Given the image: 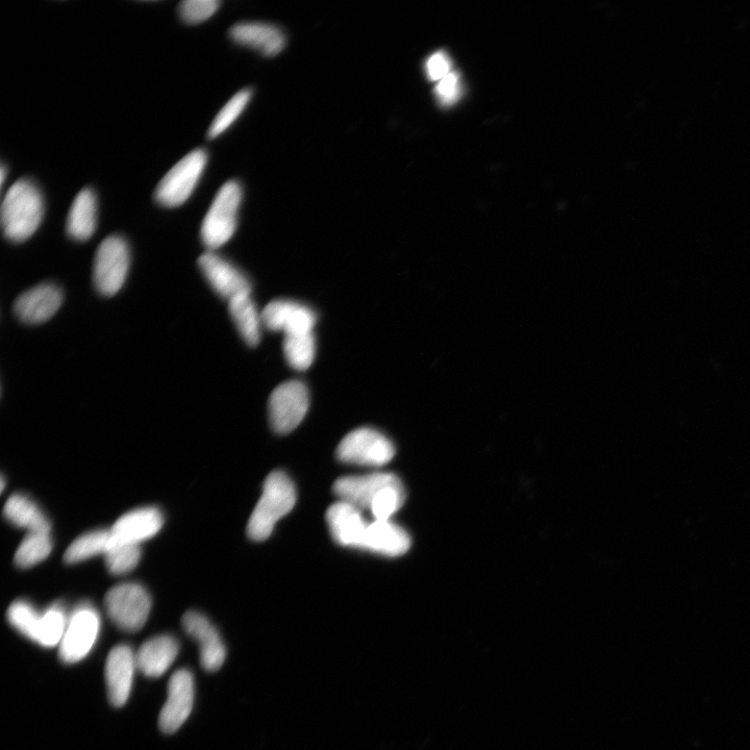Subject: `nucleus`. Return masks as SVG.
<instances>
[{
    "instance_id": "obj_4",
    "label": "nucleus",
    "mask_w": 750,
    "mask_h": 750,
    "mask_svg": "<svg viewBox=\"0 0 750 750\" xmlns=\"http://www.w3.org/2000/svg\"><path fill=\"white\" fill-rule=\"evenodd\" d=\"M152 596L139 583H122L108 591L105 607L113 623L123 632H139L152 611Z\"/></svg>"
},
{
    "instance_id": "obj_10",
    "label": "nucleus",
    "mask_w": 750,
    "mask_h": 750,
    "mask_svg": "<svg viewBox=\"0 0 750 750\" xmlns=\"http://www.w3.org/2000/svg\"><path fill=\"white\" fill-rule=\"evenodd\" d=\"M194 692L193 674L189 670L181 669L172 675L159 720L163 733L173 734L186 722L192 712Z\"/></svg>"
},
{
    "instance_id": "obj_13",
    "label": "nucleus",
    "mask_w": 750,
    "mask_h": 750,
    "mask_svg": "<svg viewBox=\"0 0 750 750\" xmlns=\"http://www.w3.org/2000/svg\"><path fill=\"white\" fill-rule=\"evenodd\" d=\"M137 668L136 654L128 645H118L111 650L105 669L108 696L115 708L127 704Z\"/></svg>"
},
{
    "instance_id": "obj_18",
    "label": "nucleus",
    "mask_w": 750,
    "mask_h": 750,
    "mask_svg": "<svg viewBox=\"0 0 750 750\" xmlns=\"http://www.w3.org/2000/svg\"><path fill=\"white\" fill-rule=\"evenodd\" d=\"M412 540L407 531L391 520H373L367 525L362 549L397 558L409 552Z\"/></svg>"
},
{
    "instance_id": "obj_34",
    "label": "nucleus",
    "mask_w": 750,
    "mask_h": 750,
    "mask_svg": "<svg viewBox=\"0 0 750 750\" xmlns=\"http://www.w3.org/2000/svg\"><path fill=\"white\" fill-rule=\"evenodd\" d=\"M460 93V78L456 72H450L446 75V77L442 79L435 88L436 97L444 107L452 106L457 103Z\"/></svg>"
},
{
    "instance_id": "obj_31",
    "label": "nucleus",
    "mask_w": 750,
    "mask_h": 750,
    "mask_svg": "<svg viewBox=\"0 0 750 750\" xmlns=\"http://www.w3.org/2000/svg\"><path fill=\"white\" fill-rule=\"evenodd\" d=\"M406 500V491L402 481L383 489L369 509L374 520H391V517L402 509Z\"/></svg>"
},
{
    "instance_id": "obj_22",
    "label": "nucleus",
    "mask_w": 750,
    "mask_h": 750,
    "mask_svg": "<svg viewBox=\"0 0 750 750\" xmlns=\"http://www.w3.org/2000/svg\"><path fill=\"white\" fill-rule=\"evenodd\" d=\"M4 517L15 527L31 532L50 533L52 524L28 495L13 494L4 507Z\"/></svg>"
},
{
    "instance_id": "obj_16",
    "label": "nucleus",
    "mask_w": 750,
    "mask_h": 750,
    "mask_svg": "<svg viewBox=\"0 0 750 750\" xmlns=\"http://www.w3.org/2000/svg\"><path fill=\"white\" fill-rule=\"evenodd\" d=\"M63 304V293L53 284H42L21 294L14 312L24 323L40 324L52 318Z\"/></svg>"
},
{
    "instance_id": "obj_23",
    "label": "nucleus",
    "mask_w": 750,
    "mask_h": 750,
    "mask_svg": "<svg viewBox=\"0 0 750 750\" xmlns=\"http://www.w3.org/2000/svg\"><path fill=\"white\" fill-rule=\"evenodd\" d=\"M97 224V204L91 189L82 190L74 198L67 217V233L78 241H87L95 233Z\"/></svg>"
},
{
    "instance_id": "obj_29",
    "label": "nucleus",
    "mask_w": 750,
    "mask_h": 750,
    "mask_svg": "<svg viewBox=\"0 0 750 750\" xmlns=\"http://www.w3.org/2000/svg\"><path fill=\"white\" fill-rule=\"evenodd\" d=\"M142 556L141 546L112 539L105 554L106 566L113 575L127 574L133 571L140 563Z\"/></svg>"
},
{
    "instance_id": "obj_2",
    "label": "nucleus",
    "mask_w": 750,
    "mask_h": 750,
    "mask_svg": "<svg viewBox=\"0 0 750 750\" xmlns=\"http://www.w3.org/2000/svg\"><path fill=\"white\" fill-rule=\"evenodd\" d=\"M296 503V490L293 482L283 471H273L268 475L262 496L247 524L250 539L261 542L270 537L275 524L289 514Z\"/></svg>"
},
{
    "instance_id": "obj_8",
    "label": "nucleus",
    "mask_w": 750,
    "mask_h": 750,
    "mask_svg": "<svg viewBox=\"0 0 750 750\" xmlns=\"http://www.w3.org/2000/svg\"><path fill=\"white\" fill-rule=\"evenodd\" d=\"M336 454L338 460L345 464L381 467L392 461L395 447L381 432L361 428L343 438Z\"/></svg>"
},
{
    "instance_id": "obj_1",
    "label": "nucleus",
    "mask_w": 750,
    "mask_h": 750,
    "mask_svg": "<svg viewBox=\"0 0 750 750\" xmlns=\"http://www.w3.org/2000/svg\"><path fill=\"white\" fill-rule=\"evenodd\" d=\"M44 215L43 197L38 187L29 180H19L11 186L2 205V227L12 242H23L39 229Z\"/></svg>"
},
{
    "instance_id": "obj_26",
    "label": "nucleus",
    "mask_w": 750,
    "mask_h": 750,
    "mask_svg": "<svg viewBox=\"0 0 750 750\" xmlns=\"http://www.w3.org/2000/svg\"><path fill=\"white\" fill-rule=\"evenodd\" d=\"M111 542L110 530H96L75 539L67 548L64 561L77 564L98 555H104Z\"/></svg>"
},
{
    "instance_id": "obj_37",
    "label": "nucleus",
    "mask_w": 750,
    "mask_h": 750,
    "mask_svg": "<svg viewBox=\"0 0 750 750\" xmlns=\"http://www.w3.org/2000/svg\"><path fill=\"white\" fill-rule=\"evenodd\" d=\"M5 486H6V482H5V479H4V477H3V480H2V490H4V489H5Z\"/></svg>"
},
{
    "instance_id": "obj_24",
    "label": "nucleus",
    "mask_w": 750,
    "mask_h": 750,
    "mask_svg": "<svg viewBox=\"0 0 750 750\" xmlns=\"http://www.w3.org/2000/svg\"><path fill=\"white\" fill-rule=\"evenodd\" d=\"M229 310L236 328L250 347H256L261 341L263 325L262 313H259L250 294L240 295L229 302Z\"/></svg>"
},
{
    "instance_id": "obj_7",
    "label": "nucleus",
    "mask_w": 750,
    "mask_h": 750,
    "mask_svg": "<svg viewBox=\"0 0 750 750\" xmlns=\"http://www.w3.org/2000/svg\"><path fill=\"white\" fill-rule=\"evenodd\" d=\"M102 621L96 608L82 603L70 614L67 628L59 645V656L65 664H74L85 659L95 645Z\"/></svg>"
},
{
    "instance_id": "obj_33",
    "label": "nucleus",
    "mask_w": 750,
    "mask_h": 750,
    "mask_svg": "<svg viewBox=\"0 0 750 750\" xmlns=\"http://www.w3.org/2000/svg\"><path fill=\"white\" fill-rule=\"evenodd\" d=\"M218 8L217 0H186L180 5L179 12L185 22L197 24L212 17Z\"/></svg>"
},
{
    "instance_id": "obj_30",
    "label": "nucleus",
    "mask_w": 750,
    "mask_h": 750,
    "mask_svg": "<svg viewBox=\"0 0 750 750\" xmlns=\"http://www.w3.org/2000/svg\"><path fill=\"white\" fill-rule=\"evenodd\" d=\"M41 614L28 600L18 599L8 610V620L17 632L34 642Z\"/></svg>"
},
{
    "instance_id": "obj_5",
    "label": "nucleus",
    "mask_w": 750,
    "mask_h": 750,
    "mask_svg": "<svg viewBox=\"0 0 750 750\" xmlns=\"http://www.w3.org/2000/svg\"><path fill=\"white\" fill-rule=\"evenodd\" d=\"M208 161L204 149H195L175 164L159 183L155 197L166 208L180 207L192 195Z\"/></svg>"
},
{
    "instance_id": "obj_36",
    "label": "nucleus",
    "mask_w": 750,
    "mask_h": 750,
    "mask_svg": "<svg viewBox=\"0 0 750 750\" xmlns=\"http://www.w3.org/2000/svg\"><path fill=\"white\" fill-rule=\"evenodd\" d=\"M0 175H2V186H4L5 179H6V166L5 165L2 166V172H0Z\"/></svg>"
},
{
    "instance_id": "obj_3",
    "label": "nucleus",
    "mask_w": 750,
    "mask_h": 750,
    "mask_svg": "<svg viewBox=\"0 0 750 750\" xmlns=\"http://www.w3.org/2000/svg\"><path fill=\"white\" fill-rule=\"evenodd\" d=\"M241 202L242 189L235 181L225 183L218 191L200 231L204 244L211 252L234 236Z\"/></svg>"
},
{
    "instance_id": "obj_25",
    "label": "nucleus",
    "mask_w": 750,
    "mask_h": 750,
    "mask_svg": "<svg viewBox=\"0 0 750 750\" xmlns=\"http://www.w3.org/2000/svg\"><path fill=\"white\" fill-rule=\"evenodd\" d=\"M69 615L62 603H55L42 612L35 641L39 645L52 648L59 646L67 628Z\"/></svg>"
},
{
    "instance_id": "obj_15",
    "label": "nucleus",
    "mask_w": 750,
    "mask_h": 750,
    "mask_svg": "<svg viewBox=\"0 0 750 750\" xmlns=\"http://www.w3.org/2000/svg\"><path fill=\"white\" fill-rule=\"evenodd\" d=\"M198 265L214 291L228 302L237 296L252 292V287L242 272L214 252L200 257Z\"/></svg>"
},
{
    "instance_id": "obj_9",
    "label": "nucleus",
    "mask_w": 750,
    "mask_h": 750,
    "mask_svg": "<svg viewBox=\"0 0 750 750\" xmlns=\"http://www.w3.org/2000/svg\"><path fill=\"white\" fill-rule=\"evenodd\" d=\"M310 408V393L303 382L289 381L275 388L270 395L268 412L274 432L286 435L305 419Z\"/></svg>"
},
{
    "instance_id": "obj_19",
    "label": "nucleus",
    "mask_w": 750,
    "mask_h": 750,
    "mask_svg": "<svg viewBox=\"0 0 750 750\" xmlns=\"http://www.w3.org/2000/svg\"><path fill=\"white\" fill-rule=\"evenodd\" d=\"M327 521L330 532L338 544L362 549L369 522L365 520L360 509L340 500L329 508Z\"/></svg>"
},
{
    "instance_id": "obj_32",
    "label": "nucleus",
    "mask_w": 750,
    "mask_h": 750,
    "mask_svg": "<svg viewBox=\"0 0 750 750\" xmlns=\"http://www.w3.org/2000/svg\"><path fill=\"white\" fill-rule=\"evenodd\" d=\"M252 94V91L245 89L230 99V102L222 108L212 122L209 130L211 139L217 138L231 127L248 105Z\"/></svg>"
},
{
    "instance_id": "obj_35",
    "label": "nucleus",
    "mask_w": 750,
    "mask_h": 750,
    "mask_svg": "<svg viewBox=\"0 0 750 750\" xmlns=\"http://www.w3.org/2000/svg\"><path fill=\"white\" fill-rule=\"evenodd\" d=\"M452 69V62L444 52H437L432 55L425 63V72L428 78L433 81H441L448 75Z\"/></svg>"
},
{
    "instance_id": "obj_14",
    "label": "nucleus",
    "mask_w": 750,
    "mask_h": 750,
    "mask_svg": "<svg viewBox=\"0 0 750 750\" xmlns=\"http://www.w3.org/2000/svg\"><path fill=\"white\" fill-rule=\"evenodd\" d=\"M400 482L395 474L374 472L364 475H350L339 479L334 485V492L341 502L353 505L362 510H369L373 500L388 486Z\"/></svg>"
},
{
    "instance_id": "obj_6",
    "label": "nucleus",
    "mask_w": 750,
    "mask_h": 750,
    "mask_svg": "<svg viewBox=\"0 0 750 750\" xmlns=\"http://www.w3.org/2000/svg\"><path fill=\"white\" fill-rule=\"evenodd\" d=\"M131 263L130 247L123 238L111 236L97 248L93 265V281L97 291L113 296L127 280Z\"/></svg>"
},
{
    "instance_id": "obj_12",
    "label": "nucleus",
    "mask_w": 750,
    "mask_h": 750,
    "mask_svg": "<svg viewBox=\"0 0 750 750\" xmlns=\"http://www.w3.org/2000/svg\"><path fill=\"white\" fill-rule=\"evenodd\" d=\"M183 628L199 644L204 669L219 670L227 659V648L214 624L204 614L189 611L183 617Z\"/></svg>"
},
{
    "instance_id": "obj_20",
    "label": "nucleus",
    "mask_w": 750,
    "mask_h": 750,
    "mask_svg": "<svg viewBox=\"0 0 750 750\" xmlns=\"http://www.w3.org/2000/svg\"><path fill=\"white\" fill-rule=\"evenodd\" d=\"M179 652L178 640L169 635L149 639L136 654L137 668L147 678H160L177 659Z\"/></svg>"
},
{
    "instance_id": "obj_17",
    "label": "nucleus",
    "mask_w": 750,
    "mask_h": 750,
    "mask_svg": "<svg viewBox=\"0 0 750 750\" xmlns=\"http://www.w3.org/2000/svg\"><path fill=\"white\" fill-rule=\"evenodd\" d=\"M164 515L156 507H144L121 516L110 529L112 539L140 545L162 530Z\"/></svg>"
},
{
    "instance_id": "obj_11",
    "label": "nucleus",
    "mask_w": 750,
    "mask_h": 750,
    "mask_svg": "<svg viewBox=\"0 0 750 750\" xmlns=\"http://www.w3.org/2000/svg\"><path fill=\"white\" fill-rule=\"evenodd\" d=\"M263 325L286 336L314 333L317 317L309 307L292 300H274L262 312Z\"/></svg>"
},
{
    "instance_id": "obj_27",
    "label": "nucleus",
    "mask_w": 750,
    "mask_h": 750,
    "mask_svg": "<svg viewBox=\"0 0 750 750\" xmlns=\"http://www.w3.org/2000/svg\"><path fill=\"white\" fill-rule=\"evenodd\" d=\"M53 546L50 533L31 532L18 546L14 562L20 568L34 567L52 554Z\"/></svg>"
},
{
    "instance_id": "obj_21",
    "label": "nucleus",
    "mask_w": 750,
    "mask_h": 750,
    "mask_svg": "<svg viewBox=\"0 0 750 750\" xmlns=\"http://www.w3.org/2000/svg\"><path fill=\"white\" fill-rule=\"evenodd\" d=\"M230 36L236 43L256 49L266 57L279 55L286 45V38L280 29L260 22L236 24Z\"/></svg>"
},
{
    "instance_id": "obj_28",
    "label": "nucleus",
    "mask_w": 750,
    "mask_h": 750,
    "mask_svg": "<svg viewBox=\"0 0 750 750\" xmlns=\"http://www.w3.org/2000/svg\"><path fill=\"white\" fill-rule=\"evenodd\" d=\"M283 347L285 358L292 368L305 371L312 366L316 356L314 333L286 336Z\"/></svg>"
}]
</instances>
